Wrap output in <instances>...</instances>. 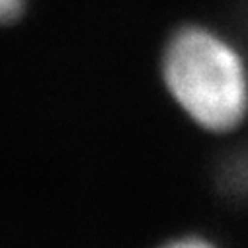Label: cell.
<instances>
[{"mask_svg":"<svg viewBox=\"0 0 248 248\" xmlns=\"http://www.w3.org/2000/svg\"><path fill=\"white\" fill-rule=\"evenodd\" d=\"M162 82L198 127L229 133L248 115V69L238 49L205 26H184L164 45Z\"/></svg>","mask_w":248,"mask_h":248,"instance_id":"6da1fadb","label":"cell"},{"mask_svg":"<svg viewBox=\"0 0 248 248\" xmlns=\"http://www.w3.org/2000/svg\"><path fill=\"white\" fill-rule=\"evenodd\" d=\"M28 0H0V26L16 22L26 10Z\"/></svg>","mask_w":248,"mask_h":248,"instance_id":"7a4b0ae2","label":"cell"},{"mask_svg":"<svg viewBox=\"0 0 248 248\" xmlns=\"http://www.w3.org/2000/svg\"><path fill=\"white\" fill-rule=\"evenodd\" d=\"M162 248H215V246L202 240V238H180V240H174Z\"/></svg>","mask_w":248,"mask_h":248,"instance_id":"3957f363","label":"cell"}]
</instances>
